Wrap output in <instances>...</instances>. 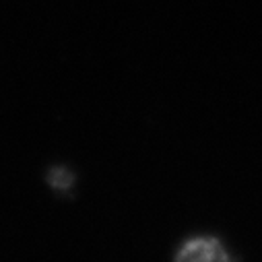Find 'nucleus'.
Segmentation results:
<instances>
[{
	"mask_svg": "<svg viewBox=\"0 0 262 262\" xmlns=\"http://www.w3.org/2000/svg\"><path fill=\"white\" fill-rule=\"evenodd\" d=\"M178 262H231V258L227 256V252L219 242L201 237L188 242L180 250Z\"/></svg>",
	"mask_w": 262,
	"mask_h": 262,
	"instance_id": "1",
	"label": "nucleus"
}]
</instances>
